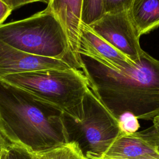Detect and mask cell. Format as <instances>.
Returning a JSON list of instances; mask_svg holds the SVG:
<instances>
[{
	"instance_id": "5bb4252c",
	"label": "cell",
	"mask_w": 159,
	"mask_h": 159,
	"mask_svg": "<svg viewBox=\"0 0 159 159\" xmlns=\"http://www.w3.org/2000/svg\"><path fill=\"white\" fill-rule=\"evenodd\" d=\"M152 120L153 125L151 127L143 130L133 133V134L150 145L157 147L159 143V114L155 116Z\"/></svg>"
},
{
	"instance_id": "6da1fadb",
	"label": "cell",
	"mask_w": 159,
	"mask_h": 159,
	"mask_svg": "<svg viewBox=\"0 0 159 159\" xmlns=\"http://www.w3.org/2000/svg\"><path fill=\"white\" fill-rule=\"evenodd\" d=\"M78 62L89 88L118 120L125 113L144 120L159 114L158 60L144 52L137 63L122 70L82 53Z\"/></svg>"
},
{
	"instance_id": "cb8c5ba5",
	"label": "cell",
	"mask_w": 159,
	"mask_h": 159,
	"mask_svg": "<svg viewBox=\"0 0 159 159\" xmlns=\"http://www.w3.org/2000/svg\"><path fill=\"white\" fill-rule=\"evenodd\" d=\"M157 150H158V151L159 152V143H158V145H157Z\"/></svg>"
},
{
	"instance_id": "7402d4cb",
	"label": "cell",
	"mask_w": 159,
	"mask_h": 159,
	"mask_svg": "<svg viewBox=\"0 0 159 159\" xmlns=\"http://www.w3.org/2000/svg\"><path fill=\"white\" fill-rule=\"evenodd\" d=\"M50 0H40V2H42L45 4H48V3L50 2Z\"/></svg>"
},
{
	"instance_id": "52a82bcc",
	"label": "cell",
	"mask_w": 159,
	"mask_h": 159,
	"mask_svg": "<svg viewBox=\"0 0 159 159\" xmlns=\"http://www.w3.org/2000/svg\"><path fill=\"white\" fill-rule=\"evenodd\" d=\"M71 68L75 67L66 60L30 55L0 39V78L9 74L34 70Z\"/></svg>"
},
{
	"instance_id": "ac0fdd59",
	"label": "cell",
	"mask_w": 159,
	"mask_h": 159,
	"mask_svg": "<svg viewBox=\"0 0 159 159\" xmlns=\"http://www.w3.org/2000/svg\"><path fill=\"white\" fill-rule=\"evenodd\" d=\"M12 10L16 9L24 5L34 3L35 2H40V0H2Z\"/></svg>"
},
{
	"instance_id": "7a4b0ae2",
	"label": "cell",
	"mask_w": 159,
	"mask_h": 159,
	"mask_svg": "<svg viewBox=\"0 0 159 159\" xmlns=\"http://www.w3.org/2000/svg\"><path fill=\"white\" fill-rule=\"evenodd\" d=\"M63 113L0 78V132L11 145L35 155L68 143Z\"/></svg>"
},
{
	"instance_id": "603a6c76",
	"label": "cell",
	"mask_w": 159,
	"mask_h": 159,
	"mask_svg": "<svg viewBox=\"0 0 159 159\" xmlns=\"http://www.w3.org/2000/svg\"><path fill=\"white\" fill-rule=\"evenodd\" d=\"M88 159H105V158H98V157H91L89 158Z\"/></svg>"
},
{
	"instance_id": "9c48e42d",
	"label": "cell",
	"mask_w": 159,
	"mask_h": 159,
	"mask_svg": "<svg viewBox=\"0 0 159 159\" xmlns=\"http://www.w3.org/2000/svg\"><path fill=\"white\" fill-rule=\"evenodd\" d=\"M80 53L93 56L119 70L136 64L83 23L80 30L78 55Z\"/></svg>"
},
{
	"instance_id": "484cf974",
	"label": "cell",
	"mask_w": 159,
	"mask_h": 159,
	"mask_svg": "<svg viewBox=\"0 0 159 159\" xmlns=\"http://www.w3.org/2000/svg\"><path fill=\"white\" fill-rule=\"evenodd\" d=\"M0 153H1V151H0Z\"/></svg>"
},
{
	"instance_id": "4fadbf2b",
	"label": "cell",
	"mask_w": 159,
	"mask_h": 159,
	"mask_svg": "<svg viewBox=\"0 0 159 159\" xmlns=\"http://www.w3.org/2000/svg\"><path fill=\"white\" fill-rule=\"evenodd\" d=\"M104 15L102 0H83L81 22L90 25Z\"/></svg>"
},
{
	"instance_id": "5b68a950",
	"label": "cell",
	"mask_w": 159,
	"mask_h": 159,
	"mask_svg": "<svg viewBox=\"0 0 159 159\" xmlns=\"http://www.w3.org/2000/svg\"><path fill=\"white\" fill-rule=\"evenodd\" d=\"M63 120L68 142H75L87 158L102 157L114 140L123 134L119 120L89 87L82 100L80 119H75L63 112Z\"/></svg>"
},
{
	"instance_id": "ba28073f",
	"label": "cell",
	"mask_w": 159,
	"mask_h": 159,
	"mask_svg": "<svg viewBox=\"0 0 159 159\" xmlns=\"http://www.w3.org/2000/svg\"><path fill=\"white\" fill-rule=\"evenodd\" d=\"M83 0H50L47 6L62 25L68 37L71 56L77 68Z\"/></svg>"
},
{
	"instance_id": "d4e9b609",
	"label": "cell",
	"mask_w": 159,
	"mask_h": 159,
	"mask_svg": "<svg viewBox=\"0 0 159 159\" xmlns=\"http://www.w3.org/2000/svg\"><path fill=\"white\" fill-rule=\"evenodd\" d=\"M84 159H88V158H86V157H85V158H84Z\"/></svg>"
},
{
	"instance_id": "9a60e30c",
	"label": "cell",
	"mask_w": 159,
	"mask_h": 159,
	"mask_svg": "<svg viewBox=\"0 0 159 159\" xmlns=\"http://www.w3.org/2000/svg\"><path fill=\"white\" fill-rule=\"evenodd\" d=\"M139 119L132 114L125 113L119 118V127L123 134H133L140 128Z\"/></svg>"
},
{
	"instance_id": "7c38bea8",
	"label": "cell",
	"mask_w": 159,
	"mask_h": 159,
	"mask_svg": "<svg viewBox=\"0 0 159 159\" xmlns=\"http://www.w3.org/2000/svg\"><path fill=\"white\" fill-rule=\"evenodd\" d=\"M32 155L34 159H84L85 158L78 145L74 142H69Z\"/></svg>"
},
{
	"instance_id": "d6986e66",
	"label": "cell",
	"mask_w": 159,
	"mask_h": 159,
	"mask_svg": "<svg viewBox=\"0 0 159 159\" xmlns=\"http://www.w3.org/2000/svg\"><path fill=\"white\" fill-rule=\"evenodd\" d=\"M12 11L13 10L2 0H0V25L4 24V21L11 15Z\"/></svg>"
},
{
	"instance_id": "2e32d148",
	"label": "cell",
	"mask_w": 159,
	"mask_h": 159,
	"mask_svg": "<svg viewBox=\"0 0 159 159\" xmlns=\"http://www.w3.org/2000/svg\"><path fill=\"white\" fill-rule=\"evenodd\" d=\"M134 0H102L104 14L129 11Z\"/></svg>"
},
{
	"instance_id": "8fae6325",
	"label": "cell",
	"mask_w": 159,
	"mask_h": 159,
	"mask_svg": "<svg viewBox=\"0 0 159 159\" xmlns=\"http://www.w3.org/2000/svg\"><path fill=\"white\" fill-rule=\"evenodd\" d=\"M129 12L140 37L159 26V0H134Z\"/></svg>"
},
{
	"instance_id": "44dd1931",
	"label": "cell",
	"mask_w": 159,
	"mask_h": 159,
	"mask_svg": "<svg viewBox=\"0 0 159 159\" xmlns=\"http://www.w3.org/2000/svg\"><path fill=\"white\" fill-rule=\"evenodd\" d=\"M0 159H10L8 148L1 150Z\"/></svg>"
},
{
	"instance_id": "3957f363",
	"label": "cell",
	"mask_w": 159,
	"mask_h": 159,
	"mask_svg": "<svg viewBox=\"0 0 159 159\" xmlns=\"http://www.w3.org/2000/svg\"><path fill=\"white\" fill-rule=\"evenodd\" d=\"M0 39L26 53L65 60L76 68L66 32L48 6L25 19L0 25Z\"/></svg>"
},
{
	"instance_id": "e0dca14e",
	"label": "cell",
	"mask_w": 159,
	"mask_h": 159,
	"mask_svg": "<svg viewBox=\"0 0 159 159\" xmlns=\"http://www.w3.org/2000/svg\"><path fill=\"white\" fill-rule=\"evenodd\" d=\"M8 150L10 159H34L33 155L24 149L11 144Z\"/></svg>"
},
{
	"instance_id": "8992f818",
	"label": "cell",
	"mask_w": 159,
	"mask_h": 159,
	"mask_svg": "<svg viewBox=\"0 0 159 159\" xmlns=\"http://www.w3.org/2000/svg\"><path fill=\"white\" fill-rule=\"evenodd\" d=\"M132 61L137 63L144 53L140 44V36L130 18L129 11L104 14L88 25Z\"/></svg>"
},
{
	"instance_id": "277c9868",
	"label": "cell",
	"mask_w": 159,
	"mask_h": 159,
	"mask_svg": "<svg viewBox=\"0 0 159 159\" xmlns=\"http://www.w3.org/2000/svg\"><path fill=\"white\" fill-rule=\"evenodd\" d=\"M0 78L56 106L71 117L80 119L81 102L89 83L78 68L34 70Z\"/></svg>"
},
{
	"instance_id": "30bf717a",
	"label": "cell",
	"mask_w": 159,
	"mask_h": 159,
	"mask_svg": "<svg viewBox=\"0 0 159 159\" xmlns=\"http://www.w3.org/2000/svg\"><path fill=\"white\" fill-rule=\"evenodd\" d=\"M105 159H159L157 147L133 134H123L111 145L102 157Z\"/></svg>"
},
{
	"instance_id": "ffe728a7",
	"label": "cell",
	"mask_w": 159,
	"mask_h": 159,
	"mask_svg": "<svg viewBox=\"0 0 159 159\" xmlns=\"http://www.w3.org/2000/svg\"><path fill=\"white\" fill-rule=\"evenodd\" d=\"M10 145L9 142L5 139V137L2 135V134L0 132V151L7 148Z\"/></svg>"
}]
</instances>
